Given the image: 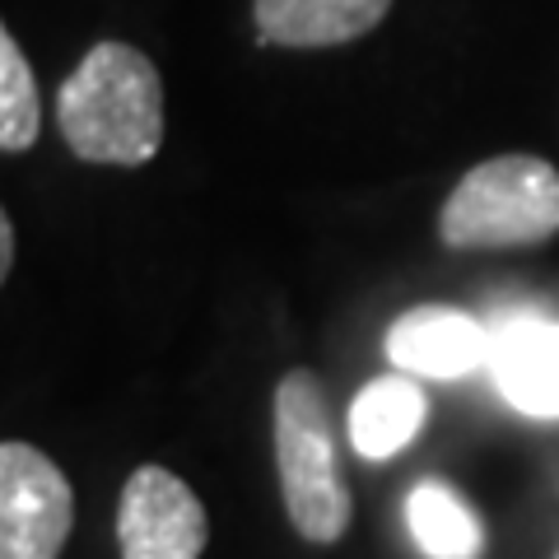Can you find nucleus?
<instances>
[{"label":"nucleus","mask_w":559,"mask_h":559,"mask_svg":"<svg viewBox=\"0 0 559 559\" xmlns=\"http://www.w3.org/2000/svg\"><path fill=\"white\" fill-rule=\"evenodd\" d=\"M392 0H257L261 43L280 47H341L373 33Z\"/></svg>","instance_id":"nucleus-8"},{"label":"nucleus","mask_w":559,"mask_h":559,"mask_svg":"<svg viewBox=\"0 0 559 559\" xmlns=\"http://www.w3.org/2000/svg\"><path fill=\"white\" fill-rule=\"evenodd\" d=\"M43 131V98L38 80H33L28 57L14 43V33L0 24V150L24 154L38 145Z\"/></svg>","instance_id":"nucleus-11"},{"label":"nucleus","mask_w":559,"mask_h":559,"mask_svg":"<svg viewBox=\"0 0 559 559\" xmlns=\"http://www.w3.org/2000/svg\"><path fill=\"white\" fill-rule=\"evenodd\" d=\"M555 234L559 168L536 154H499L476 164L439 210V238L457 252L532 248Z\"/></svg>","instance_id":"nucleus-3"},{"label":"nucleus","mask_w":559,"mask_h":559,"mask_svg":"<svg viewBox=\"0 0 559 559\" xmlns=\"http://www.w3.org/2000/svg\"><path fill=\"white\" fill-rule=\"evenodd\" d=\"M489 336V378L503 401L532 419H559V322L540 312H499Z\"/></svg>","instance_id":"nucleus-6"},{"label":"nucleus","mask_w":559,"mask_h":559,"mask_svg":"<svg viewBox=\"0 0 559 559\" xmlns=\"http://www.w3.org/2000/svg\"><path fill=\"white\" fill-rule=\"evenodd\" d=\"M406 527L429 559H476L485 550L476 509L443 480H419L406 495Z\"/></svg>","instance_id":"nucleus-10"},{"label":"nucleus","mask_w":559,"mask_h":559,"mask_svg":"<svg viewBox=\"0 0 559 559\" xmlns=\"http://www.w3.org/2000/svg\"><path fill=\"white\" fill-rule=\"evenodd\" d=\"M70 522L75 489L66 471L33 443H0V559H57Z\"/></svg>","instance_id":"nucleus-4"},{"label":"nucleus","mask_w":559,"mask_h":559,"mask_svg":"<svg viewBox=\"0 0 559 559\" xmlns=\"http://www.w3.org/2000/svg\"><path fill=\"white\" fill-rule=\"evenodd\" d=\"M429 401L411 373H382L349 401V443L364 462H388L425 429Z\"/></svg>","instance_id":"nucleus-9"},{"label":"nucleus","mask_w":559,"mask_h":559,"mask_svg":"<svg viewBox=\"0 0 559 559\" xmlns=\"http://www.w3.org/2000/svg\"><path fill=\"white\" fill-rule=\"evenodd\" d=\"M275 471L294 532L312 546H336L349 527V489L336 457L326 392L308 369H289L275 388Z\"/></svg>","instance_id":"nucleus-2"},{"label":"nucleus","mask_w":559,"mask_h":559,"mask_svg":"<svg viewBox=\"0 0 559 559\" xmlns=\"http://www.w3.org/2000/svg\"><path fill=\"white\" fill-rule=\"evenodd\" d=\"M10 266H14V224L5 215V205H0V285L10 280Z\"/></svg>","instance_id":"nucleus-12"},{"label":"nucleus","mask_w":559,"mask_h":559,"mask_svg":"<svg viewBox=\"0 0 559 559\" xmlns=\"http://www.w3.org/2000/svg\"><path fill=\"white\" fill-rule=\"evenodd\" d=\"M489 322L462 308H411L388 331V359L411 378H466L489 369Z\"/></svg>","instance_id":"nucleus-7"},{"label":"nucleus","mask_w":559,"mask_h":559,"mask_svg":"<svg viewBox=\"0 0 559 559\" xmlns=\"http://www.w3.org/2000/svg\"><path fill=\"white\" fill-rule=\"evenodd\" d=\"M210 540L205 503L168 466H135L117 499L121 559H201Z\"/></svg>","instance_id":"nucleus-5"},{"label":"nucleus","mask_w":559,"mask_h":559,"mask_svg":"<svg viewBox=\"0 0 559 559\" xmlns=\"http://www.w3.org/2000/svg\"><path fill=\"white\" fill-rule=\"evenodd\" d=\"M57 127L84 164H150L164 145L159 70L131 43H94L57 94Z\"/></svg>","instance_id":"nucleus-1"}]
</instances>
